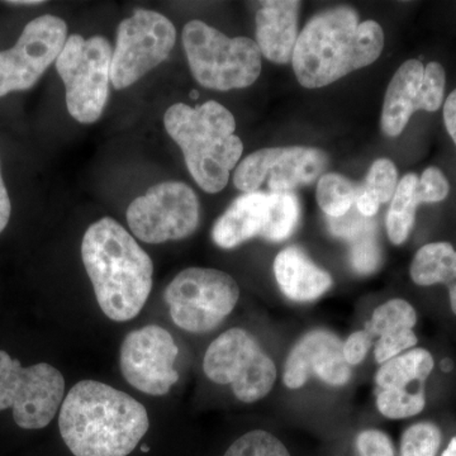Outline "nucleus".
I'll return each instance as SVG.
<instances>
[{"mask_svg":"<svg viewBox=\"0 0 456 456\" xmlns=\"http://www.w3.org/2000/svg\"><path fill=\"white\" fill-rule=\"evenodd\" d=\"M149 428L143 404L97 380L75 384L60 408V434L75 456H128Z\"/></svg>","mask_w":456,"mask_h":456,"instance_id":"obj_1","label":"nucleus"},{"mask_svg":"<svg viewBox=\"0 0 456 456\" xmlns=\"http://www.w3.org/2000/svg\"><path fill=\"white\" fill-rule=\"evenodd\" d=\"M383 47L379 23L360 22L355 9L346 5L326 9L312 17L299 33L293 71L305 88H323L373 64Z\"/></svg>","mask_w":456,"mask_h":456,"instance_id":"obj_2","label":"nucleus"},{"mask_svg":"<svg viewBox=\"0 0 456 456\" xmlns=\"http://www.w3.org/2000/svg\"><path fill=\"white\" fill-rule=\"evenodd\" d=\"M83 264L101 310L114 322L137 316L152 289L154 264L134 237L110 217L86 230Z\"/></svg>","mask_w":456,"mask_h":456,"instance_id":"obj_3","label":"nucleus"},{"mask_svg":"<svg viewBox=\"0 0 456 456\" xmlns=\"http://www.w3.org/2000/svg\"><path fill=\"white\" fill-rule=\"evenodd\" d=\"M164 125L197 184L209 194L224 191L244 151L233 114L215 101L197 107L176 103L165 113Z\"/></svg>","mask_w":456,"mask_h":456,"instance_id":"obj_4","label":"nucleus"},{"mask_svg":"<svg viewBox=\"0 0 456 456\" xmlns=\"http://www.w3.org/2000/svg\"><path fill=\"white\" fill-rule=\"evenodd\" d=\"M183 45L194 79L207 89L248 88L261 73V53L248 37H228L202 20L183 29Z\"/></svg>","mask_w":456,"mask_h":456,"instance_id":"obj_5","label":"nucleus"},{"mask_svg":"<svg viewBox=\"0 0 456 456\" xmlns=\"http://www.w3.org/2000/svg\"><path fill=\"white\" fill-rule=\"evenodd\" d=\"M113 50L104 36H69L56 60L66 89L69 113L77 122H97L110 95Z\"/></svg>","mask_w":456,"mask_h":456,"instance_id":"obj_6","label":"nucleus"},{"mask_svg":"<svg viewBox=\"0 0 456 456\" xmlns=\"http://www.w3.org/2000/svg\"><path fill=\"white\" fill-rule=\"evenodd\" d=\"M240 288L218 269L182 270L165 289L164 299L173 322L191 334H207L235 310Z\"/></svg>","mask_w":456,"mask_h":456,"instance_id":"obj_7","label":"nucleus"},{"mask_svg":"<svg viewBox=\"0 0 456 456\" xmlns=\"http://www.w3.org/2000/svg\"><path fill=\"white\" fill-rule=\"evenodd\" d=\"M203 371L211 382L232 387L244 403H254L272 392L277 367L250 332L235 327L212 341L203 359Z\"/></svg>","mask_w":456,"mask_h":456,"instance_id":"obj_8","label":"nucleus"},{"mask_svg":"<svg viewBox=\"0 0 456 456\" xmlns=\"http://www.w3.org/2000/svg\"><path fill=\"white\" fill-rule=\"evenodd\" d=\"M301 217V204L292 191L244 193L216 221L212 240L221 248H235L254 237L281 242L293 235Z\"/></svg>","mask_w":456,"mask_h":456,"instance_id":"obj_9","label":"nucleus"},{"mask_svg":"<svg viewBox=\"0 0 456 456\" xmlns=\"http://www.w3.org/2000/svg\"><path fill=\"white\" fill-rule=\"evenodd\" d=\"M65 379L47 362L23 368L0 350V411L13 410L14 422L25 430H41L55 419L64 402Z\"/></svg>","mask_w":456,"mask_h":456,"instance_id":"obj_10","label":"nucleus"},{"mask_svg":"<svg viewBox=\"0 0 456 456\" xmlns=\"http://www.w3.org/2000/svg\"><path fill=\"white\" fill-rule=\"evenodd\" d=\"M176 42L175 26L154 11L137 9L117 31L110 64L114 88L126 89L169 57Z\"/></svg>","mask_w":456,"mask_h":456,"instance_id":"obj_11","label":"nucleus"},{"mask_svg":"<svg viewBox=\"0 0 456 456\" xmlns=\"http://www.w3.org/2000/svg\"><path fill=\"white\" fill-rule=\"evenodd\" d=\"M200 204L193 189L182 182L159 183L127 209L132 233L146 244L187 239L200 226Z\"/></svg>","mask_w":456,"mask_h":456,"instance_id":"obj_12","label":"nucleus"},{"mask_svg":"<svg viewBox=\"0 0 456 456\" xmlns=\"http://www.w3.org/2000/svg\"><path fill=\"white\" fill-rule=\"evenodd\" d=\"M329 164L325 151L314 147H270L246 156L233 173V184L244 193L260 191L264 183L268 193H288L311 184Z\"/></svg>","mask_w":456,"mask_h":456,"instance_id":"obj_13","label":"nucleus"},{"mask_svg":"<svg viewBox=\"0 0 456 456\" xmlns=\"http://www.w3.org/2000/svg\"><path fill=\"white\" fill-rule=\"evenodd\" d=\"M65 20L45 14L31 20L12 49L0 53V97L31 89L64 49Z\"/></svg>","mask_w":456,"mask_h":456,"instance_id":"obj_14","label":"nucleus"},{"mask_svg":"<svg viewBox=\"0 0 456 456\" xmlns=\"http://www.w3.org/2000/svg\"><path fill=\"white\" fill-rule=\"evenodd\" d=\"M179 349L169 331L158 325H147L126 336L119 351L123 378L145 395H167L179 380L174 362Z\"/></svg>","mask_w":456,"mask_h":456,"instance_id":"obj_15","label":"nucleus"},{"mask_svg":"<svg viewBox=\"0 0 456 456\" xmlns=\"http://www.w3.org/2000/svg\"><path fill=\"white\" fill-rule=\"evenodd\" d=\"M445 86V69L439 62L426 66L415 59L403 62L393 75L384 97L383 134L397 137L406 128L413 113L439 110L444 103Z\"/></svg>","mask_w":456,"mask_h":456,"instance_id":"obj_16","label":"nucleus"},{"mask_svg":"<svg viewBox=\"0 0 456 456\" xmlns=\"http://www.w3.org/2000/svg\"><path fill=\"white\" fill-rule=\"evenodd\" d=\"M426 349H411L384 362L375 375L377 407L391 419H408L425 408V383L434 369Z\"/></svg>","mask_w":456,"mask_h":456,"instance_id":"obj_17","label":"nucleus"},{"mask_svg":"<svg viewBox=\"0 0 456 456\" xmlns=\"http://www.w3.org/2000/svg\"><path fill=\"white\" fill-rule=\"evenodd\" d=\"M312 374L332 387L345 386L353 375L344 358V342L327 330L303 335L285 360L283 382L288 388H301Z\"/></svg>","mask_w":456,"mask_h":456,"instance_id":"obj_18","label":"nucleus"},{"mask_svg":"<svg viewBox=\"0 0 456 456\" xmlns=\"http://www.w3.org/2000/svg\"><path fill=\"white\" fill-rule=\"evenodd\" d=\"M301 2L270 0L256 13V44L261 56L275 64H289L298 41Z\"/></svg>","mask_w":456,"mask_h":456,"instance_id":"obj_19","label":"nucleus"},{"mask_svg":"<svg viewBox=\"0 0 456 456\" xmlns=\"http://www.w3.org/2000/svg\"><path fill=\"white\" fill-rule=\"evenodd\" d=\"M417 323L415 308L404 299H391L375 308L367 331L377 336L374 356L379 364L388 362L416 346L419 338L413 327Z\"/></svg>","mask_w":456,"mask_h":456,"instance_id":"obj_20","label":"nucleus"},{"mask_svg":"<svg viewBox=\"0 0 456 456\" xmlns=\"http://www.w3.org/2000/svg\"><path fill=\"white\" fill-rule=\"evenodd\" d=\"M273 269L281 293L290 301H316L332 285L331 275L297 246L281 250L275 257Z\"/></svg>","mask_w":456,"mask_h":456,"instance_id":"obj_21","label":"nucleus"},{"mask_svg":"<svg viewBox=\"0 0 456 456\" xmlns=\"http://www.w3.org/2000/svg\"><path fill=\"white\" fill-rule=\"evenodd\" d=\"M411 278L417 285L445 284L450 305L456 314V251L449 242H432L417 251L411 264Z\"/></svg>","mask_w":456,"mask_h":456,"instance_id":"obj_22","label":"nucleus"},{"mask_svg":"<svg viewBox=\"0 0 456 456\" xmlns=\"http://www.w3.org/2000/svg\"><path fill=\"white\" fill-rule=\"evenodd\" d=\"M421 203H426V200L419 188V176L407 174L398 183L387 213V233L392 244L402 245L406 241L415 226L417 209Z\"/></svg>","mask_w":456,"mask_h":456,"instance_id":"obj_23","label":"nucleus"},{"mask_svg":"<svg viewBox=\"0 0 456 456\" xmlns=\"http://www.w3.org/2000/svg\"><path fill=\"white\" fill-rule=\"evenodd\" d=\"M359 187L340 174L330 173L321 176L317 184L318 206L329 218H340L355 204Z\"/></svg>","mask_w":456,"mask_h":456,"instance_id":"obj_24","label":"nucleus"},{"mask_svg":"<svg viewBox=\"0 0 456 456\" xmlns=\"http://www.w3.org/2000/svg\"><path fill=\"white\" fill-rule=\"evenodd\" d=\"M441 437L440 428L432 422L410 426L402 435L399 456H436Z\"/></svg>","mask_w":456,"mask_h":456,"instance_id":"obj_25","label":"nucleus"},{"mask_svg":"<svg viewBox=\"0 0 456 456\" xmlns=\"http://www.w3.org/2000/svg\"><path fill=\"white\" fill-rule=\"evenodd\" d=\"M224 456H290L287 446L268 431L255 430L239 437Z\"/></svg>","mask_w":456,"mask_h":456,"instance_id":"obj_26","label":"nucleus"},{"mask_svg":"<svg viewBox=\"0 0 456 456\" xmlns=\"http://www.w3.org/2000/svg\"><path fill=\"white\" fill-rule=\"evenodd\" d=\"M398 185V171L389 159H378L369 169L360 191L370 194L380 204L389 202Z\"/></svg>","mask_w":456,"mask_h":456,"instance_id":"obj_27","label":"nucleus"},{"mask_svg":"<svg viewBox=\"0 0 456 456\" xmlns=\"http://www.w3.org/2000/svg\"><path fill=\"white\" fill-rule=\"evenodd\" d=\"M350 261L359 274H371L382 263V253L374 236V226L350 240Z\"/></svg>","mask_w":456,"mask_h":456,"instance_id":"obj_28","label":"nucleus"},{"mask_svg":"<svg viewBox=\"0 0 456 456\" xmlns=\"http://www.w3.org/2000/svg\"><path fill=\"white\" fill-rule=\"evenodd\" d=\"M355 444L359 456H395L391 437L375 428L360 432Z\"/></svg>","mask_w":456,"mask_h":456,"instance_id":"obj_29","label":"nucleus"},{"mask_svg":"<svg viewBox=\"0 0 456 456\" xmlns=\"http://www.w3.org/2000/svg\"><path fill=\"white\" fill-rule=\"evenodd\" d=\"M419 188L426 203H437L446 200L450 193V184L439 167H428L419 176Z\"/></svg>","mask_w":456,"mask_h":456,"instance_id":"obj_30","label":"nucleus"},{"mask_svg":"<svg viewBox=\"0 0 456 456\" xmlns=\"http://www.w3.org/2000/svg\"><path fill=\"white\" fill-rule=\"evenodd\" d=\"M373 344V338L368 331H356L344 342V358L347 364L359 365L364 362L369 349Z\"/></svg>","mask_w":456,"mask_h":456,"instance_id":"obj_31","label":"nucleus"},{"mask_svg":"<svg viewBox=\"0 0 456 456\" xmlns=\"http://www.w3.org/2000/svg\"><path fill=\"white\" fill-rule=\"evenodd\" d=\"M444 122L456 146V89L446 98L444 104Z\"/></svg>","mask_w":456,"mask_h":456,"instance_id":"obj_32","label":"nucleus"},{"mask_svg":"<svg viewBox=\"0 0 456 456\" xmlns=\"http://www.w3.org/2000/svg\"><path fill=\"white\" fill-rule=\"evenodd\" d=\"M11 213V200H9L7 188H5L4 180L2 176V169H0V233L7 227Z\"/></svg>","mask_w":456,"mask_h":456,"instance_id":"obj_33","label":"nucleus"},{"mask_svg":"<svg viewBox=\"0 0 456 456\" xmlns=\"http://www.w3.org/2000/svg\"><path fill=\"white\" fill-rule=\"evenodd\" d=\"M441 456H456V436L452 437V441L449 443L448 448L445 449V452H444Z\"/></svg>","mask_w":456,"mask_h":456,"instance_id":"obj_34","label":"nucleus"},{"mask_svg":"<svg viewBox=\"0 0 456 456\" xmlns=\"http://www.w3.org/2000/svg\"><path fill=\"white\" fill-rule=\"evenodd\" d=\"M41 0H16V2H8V4L14 5H38L42 4Z\"/></svg>","mask_w":456,"mask_h":456,"instance_id":"obj_35","label":"nucleus"},{"mask_svg":"<svg viewBox=\"0 0 456 456\" xmlns=\"http://www.w3.org/2000/svg\"><path fill=\"white\" fill-rule=\"evenodd\" d=\"M441 369H443L444 371L452 370V360H449V359L443 360V362H441Z\"/></svg>","mask_w":456,"mask_h":456,"instance_id":"obj_36","label":"nucleus"},{"mask_svg":"<svg viewBox=\"0 0 456 456\" xmlns=\"http://www.w3.org/2000/svg\"><path fill=\"white\" fill-rule=\"evenodd\" d=\"M191 94H193V95H194V97H193L194 99H197V98H198V93L196 92V90H194V92H193V93H191Z\"/></svg>","mask_w":456,"mask_h":456,"instance_id":"obj_37","label":"nucleus"}]
</instances>
